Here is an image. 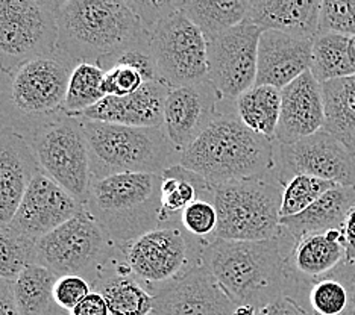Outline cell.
Instances as JSON below:
<instances>
[{
	"label": "cell",
	"mask_w": 355,
	"mask_h": 315,
	"mask_svg": "<svg viewBox=\"0 0 355 315\" xmlns=\"http://www.w3.org/2000/svg\"><path fill=\"white\" fill-rule=\"evenodd\" d=\"M295 242L282 228L275 238L264 241L214 238L204 250V265L236 306L260 309L281 296H292L295 279L287 258Z\"/></svg>",
	"instance_id": "6da1fadb"
},
{
	"label": "cell",
	"mask_w": 355,
	"mask_h": 315,
	"mask_svg": "<svg viewBox=\"0 0 355 315\" xmlns=\"http://www.w3.org/2000/svg\"><path fill=\"white\" fill-rule=\"evenodd\" d=\"M277 141L255 134L236 114L225 109L199 138L180 153V165L216 185L277 177Z\"/></svg>",
	"instance_id": "7a4b0ae2"
},
{
	"label": "cell",
	"mask_w": 355,
	"mask_h": 315,
	"mask_svg": "<svg viewBox=\"0 0 355 315\" xmlns=\"http://www.w3.org/2000/svg\"><path fill=\"white\" fill-rule=\"evenodd\" d=\"M56 51L75 64H99L146 29L131 0H55Z\"/></svg>",
	"instance_id": "3957f363"
},
{
	"label": "cell",
	"mask_w": 355,
	"mask_h": 315,
	"mask_svg": "<svg viewBox=\"0 0 355 315\" xmlns=\"http://www.w3.org/2000/svg\"><path fill=\"white\" fill-rule=\"evenodd\" d=\"M161 174L120 173L92 179L85 211L117 246L159 228Z\"/></svg>",
	"instance_id": "277c9868"
},
{
	"label": "cell",
	"mask_w": 355,
	"mask_h": 315,
	"mask_svg": "<svg viewBox=\"0 0 355 315\" xmlns=\"http://www.w3.org/2000/svg\"><path fill=\"white\" fill-rule=\"evenodd\" d=\"M80 118V117H79ZM90 152L92 179L120 173L161 174L180 164L164 127H132L80 118Z\"/></svg>",
	"instance_id": "5b68a950"
},
{
	"label": "cell",
	"mask_w": 355,
	"mask_h": 315,
	"mask_svg": "<svg viewBox=\"0 0 355 315\" xmlns=\"http://www.w3.org/2000/svg\"><path fill=\"white\" fill-rule=\"evenodd\" d=\"M75 66L73 61L56 51L5 75L0 102L6 127L25 136L46 121L64 114L69 78Z\"/></svg>",
	"instance_id": "8992f818"
},
{
	"label": "cell",
	"mask_w": 355,
	"mask_h": 315,
	"mask_svg": "<svg viewBox=\"0 0 355 315\" xmlns=\"http://www.w3.org/2000/svg\"><path fill=\"white\" fill-rule=\"evenodd\" d=\"M119 250L120 246L83 208L73 218L37 241L34 264L46 267L58 278L69 274L84 278L94 288Z\"/></svg>",
	"instance_id": "52a82bcc"
},
{
	"label": "cell",
	"mask_w": 355,
	"mask_h": 315,
	"mask_svg": "<svg viewBox=\"0 0 355 315\" xmlns=\"http://www.w3.org/2000/svg\"><path fill=\"white\" fill-rule=\"evenodd\" d=\"M284 187L277 177L228 182L214 187L217 229L214 238L264 241L281 231V201Z\"/></svg>",
	"instance_id": "ba28073f"
},
{
	"label": "cell",
	"mask_w": 355,
	"mask_h": 315,
	"mask_svg": "<svg viewBox=\"0 0 355 315\" xmlns=\"http://www.w3.org/2000/svg\"><path fill=\"white\" fill-rule=\"evenodd\" d=\"M207 244L181 226H163L120 247L129 273L155 297L204 264Z\"/></svg>",
	"instance_id": "9c48e42d"
},
{
	"label": "cell",
	"mask_w": 355,
	"mask_h": 315,
	"mask_svg": "<svg viewBox=\"0 0 355 315\" xmlns=\"http://www.w3.org/2000/svg\"><path fill=\"white\" fill-rule=\"evenodd\" d=\"M42 172L84 205L92 182L90 152L79 117L60 114L25 135Z\"/></svg>",
	"instance_id": "30bf717a"
},
{
	"label": "cell",
	"mask_w": 355,
	"mask_h": 315,
	"mask_svg": "<svg viewBox=\"0 0 355 315\" xmlns=\"http://www.w3.org/2000/svg\"><path fill=\"white\" fill-rule=\"evenodd\" d=\"M149 44L157 80L168 88L202 82L208 78L207 42L178 0L150 29Z\"/></svg>",
	"instance_id": "8fae6325"
},
{
	"label": "cell",
	"mask_w": 355,
	"mask_h": 315,
	"mask_svg": "<svg viewBox=\"0 0 355 315\" xmlns=\"http://www.w3.org/2000/svg\"><path fill=\"white\" fill-rule=\"evenodd\" d=\"M55 0H0V71L56 52Z\"/></svg>",
	"instance_id": "7c38bea8"
},
{
	"label": "cell",
	"mask_w": 355,
	"mask_h": 315,
	"mask_svg": "<svg viewBox=\"0 0 355 315\" xmlns=\"http://www.w3.org/2000/svg\"><path fill=\"white\" fill-rule=\"evenodd\" d=\"M263 30L248 19L207 43L208 82L220 111L234 109L239 96L255 85L258 42Z\"/></svg>",
	"instance_id": "4fadbf2b"
},
{
	"label": "cell",
	"mask_w": 355,
	"mask_h": 315,
	"mask_svg": "<svg viewBox=\"0 0 355 315\" xmlns=\"http://www.w3.org/2000/svg\"><path fill=\"white\" fill-rule=\"evenodd\" d=\"M277 174L282 187L300 174L354 187L355 156L342 141L322 129L293 144H278Z\"/></svg>",
	"instance_id": "5bb4252c"
},
{
	"label": "cell",
	"mask_w": 355,
	"mask_h": 315,
	"mask_svg": "<svg viewBox=\"0 0 355 315\" xmlns=\"http://www.w3.org/2000/svg\"><path fill=\"white\" fill-rule=\"evenodd\" d=\"M220 114V103L208 79L168 88L164 103V131L178 152L199 138Z\"/></svg>",
	"instance_id": "9a60e30c"
},
{
	"label": "cell",
	"mask_w": 355,
	"mask_h": 315,
	"mask_svg": "<svg viewBox=\"0 0 355 315\" xmlns=\"http://www.w3.org/2000/svg\"><path fill=\"white\" fill-rule=\"evenodd\" d=\"M83 208L80 201L40 170L29 183L10 228L38 241L73 218Z\"/></svg>",
	"instance_id": "2e32d148"
},
{
	"label": "cell",
	"mask_w": 355,
	"mask_h": 315,
	"mask_svg": "<svg viewBox=\"0 0 355 315\" xmlns=\"http://www.w3.org/2000/svg\"><path fill=\"white\" fill-rule=\"evenodd\" d=\"M236 303L202 264L161 289L150 315H232Z\"/></svg>",
	"instance_id": "e0dca14e"
},
{
	"label": "cell",
	"mask_w": 355,
	"mask_h": 315,
	"mask_svg": "<svg viewBox=\"0 0 355 315\" xmlns=\"http://www.w3.org/2000/svg\"><path fill=\"white\" fill-rule=\"evenodd\" d=\"M313 39L263 30L258 42L255 85H269L278 90L310 71Z\"/></svg>",
	"instance_id": "ac0fdd59"
},
{
	"label": "cell",
	"mask_w": 355,
	"mask_h": 315,
	"mask_svg": "<svg viewBox=\"0 0 355 315\" xmlns=\"http://www.w3.org/2000/svg\"><path fill=\"white\" fill-rule=\"evenodd\" d=\"M324 96L311 71L304 73L281 90L277 143L293 144L324 129Z\"/></svg>",
	"instance_id": "d6986e66"
},
{
	"label": "cell",
	"mask_w": 355,
	"mask_h": 315,
	"mask_svg": "<svg viewBox=\"0 0 355 315\" xmlns=\"http://www.w3.org/2000/svg\"><path fill=\"white\" fill-rule=\"evenodd\" d=\"M38 172V163L25 136L10 127L0 129V228L11 224Z\"/></svg>",
	"instance_id": "ffe728a7"
},
{
	"label": "cell",
	"mask_w": 355,
	"mask_h": 315,
	"mask_svg": "<svg viewBox=\"0 0 355 315\" xmlns=\"http://www.w3.org/2000/svg\"><path fill=\"white\" fill-rule=\"evenodd\" d=\"M168 87L152 80L132 94L105 96L79 117L102 123L132 127H161L164 125V103Z\"/></svg>",
	"instance_id": "44dd1931"
},
{
	"label": "cell",
	"mask_w": 355,
	"mask_h": 315,
	"mask_svg": "<svg viewBox=\"0 0 355 315\" xmlns=\"http://www.w3.org/2000/svg\"><path fill=\"white\" fill-rule=\"evenodd\" d=\"M320 2L314 0H249L248 20L261 30H277L313 39L319 32Z\"/></svg>",
	"instance_id": "7402d4cb"
},
{
	"label": "cell",
	"mask_w": 355,
	"mask_h": 315,
	"mask_svg": "<svg viewBox=\"0 0 355 315\" xmlns=\"http://www.w3.org/2000/svg\"><path fill=\"white\" fill-rule=\"evenodd\" d=\"M345 261L342 229L325 233H310L296 240L287 258L292 276L302 280H314L327 276Z\"/></svg>",
	"instance_id": "603a6c76"
},
{
	"label": "cell",
	"mask_w": 355,
	"mask_h": 315,
	"mask_svg": "<svg viewBox=\"0 0 355 315\" xmlns=\"http://www.w3.org/2000/svg\"><path fill=\"white\" fill-rule=\"evenodd\" d=\"M355 206L354 187H337L327 191L324 196L297 215L281 218V228L295 240L310 233H325L333 229H342L346 215Z\"/></svg>",
	"instance_id": "cb8c5ba5"
},
{
	"label": "cell",
	"mask_w": 355,
	"mask_h": 315,
	"mask_svg": "<svg viewBox=\"0 0 355 315\" xmlns=\"http://www.w3.org/2000/svg\"><path fill=\"white\" fill-rule=\"evenodd\" d=\"M93 291L103 296L110 315H150L155 305V297L129 273L122 247Z\"/></svg>",
	"instance_id": "d4e9b609"
},
{
	"label": "cell",
	"mask_w": 355,
	"mask_h": 315,
	"mask_svg": "<svg viewBox=\"0 0 355 315\" xmlns=\"http://www.w3.org/2000/svg\"><path fill=\"white\" fill-rule=\"evenodd\" d=\"M207 197L214 199V187L191 170L173 165L161 173L159 187V228L181 226V214L193 201Z\"/></svg>",
	"instance_id": "484cf974"
},
{
	"label": "cell",
	"mask_w": 355,
	"mask_h": 315,
	"mask_svg": "<svg viewBox=\"0 0 355 315\" xmlns=\"http://www.w3.org/2000/svg\"><path fill=\"white\" fill-rule=\"evenodd\" d=\"M324 131L342 141L355 156V75L322 84Z\"/></svg>",
	"instance_id": "4316f807"
},
{
	"label": "cell",
	"mask_w": 355,
	"mask_h": 315,
	"mask_svg": "<svg viewBox=\"0 0 355 315\" xmlns=\"http://www.w3.org/2000/svg\"><path fill=\"white\" fill-rule=\"evenodd\" d=\"M181 8L208 43L248 19L249 0H182Z\"/></svg>",
	"instance_id": "83f0119b"
},
{
	"label": "cell",
	"mask_w": 355,
	"mask_h": 315,
	"mask_svg": "<svg viewBox=\"0 0 355 315\" xmlns=\"http://www.w3.org/2000/svg\"><path fill=\"white\" fill-rule=\"evenodd\" d=\"M239 118L255 134L277 141L281 112V90L269 85H254L234 103Z\"/></svg>",
	"instance_id": "f1b7e54d"
},
{
	"label": "cell",
	"mask_w": 355,
	"mask_h": 315,
	"mask_svg": "<svg viewBox=\"0 0 355 315\" xmlns=\"http://www.w3.org/2000/svg\"><path fill=\"white\" fill-rule=\"evenodd\" d=\"M313 76L319 84L355 75L354 38L318 34L313 38Z\"/></svg>",
	"instance_id": "f546056e"
},
{
	"label": "cell",
	"mask_w": 355,
	"mask_h": 315,
	"mask_svg": "<svg viewBox=\"0 0 355 315\" xmlns=\"http://www.w3.org/2000/svg\"><path fill=\"white\" fill-rule=\"evenodd\" d=\"M58 276L46 267L29 264L15 279L14 296L20 315H53L60 308L53 300V285Z\"/></svg>",
	"instance_id": "4dcf8cb0"
},
{
	"label": "cell",
	"mask_w": 355,
	"mask_h": 315,
	"mask_svg": "<svg viewBox=\"0 0 355 315\" xmlns=\"http://www.w3.org/2000/svg\"><path fill=\"white\" fill-rule=\"evenodd\" d=\"M105 71L90 62H79L69 78L64 112L67 116L79 117L84 111L99 103L103 97Z\"/></svg>",
	"instance_id": "1f68e13d"
},
{
	"label": "cell",
	"mask_w": 355,
	"mask_h": 315,
	"mask_svg": "<svg viewBox=\"0 0 355 315\" xmlns=\"http://www.w3.org/2000/svg\"><path fill=\"white\" fill-rule=\"evenodd\" d=\"M37 241L8 228H0V279L14 282L29 264H34Z\"/></svg>",
	"instance_id": "d6a6232c"
},
{
	"label": "cell",
	"mask_w": 355,
	"mask_h": 315,
	"mask_svg": "<svg viewBox=\"0 0 355 315\" xmlns=\"http://www.w3.org/2000/svg\"><path fill=\"white\" fill-rule=\"evenodd\" d=\"M337 187L336 183L328 182L319 177L300 174L290 179L282 190L281 201V218L301 214L310 208L314 201L319 200L327 191Z\"/></svg>",
	"instance_id": "836d02e7"
},
{
	"label": "cell",
	"mask_w": 355,
	"mask_h": 315,
	"mask_svg": "<svg viewBox=\"0 0 355 315\" xmlns=\"http://www.w3.org/2000/svg\"><path fill=\"white\" fill-rule=\"evenodd\" d=\"M305 306L310 315H343L348 308V291L340 280L327 274L310 282Z\"/></svg>",
	"instance_id": "e575fe53"
},
{
	"label": "cell",
	"mask_w": 355,
	"mask_h": 315,
	"mask_svg": "<svg viewBox=\"0 0 355 315\" xmlns=\"http://www.w3.org/2000/svg\"><path fill=\"white\" fill-rule=\"evenodd\" d=\"M217 222L219 218H217L214 199L200 197L184 209L180 224L193 238L209 242L214 240Z\"/></svg>",
	"instance_id": "d590c367"
},
{
	"label": "cell",
	"mask_w": 355,
	"mask_h": 315,
	"mask_svg": "<svg viewBox=\"0 0 355 315\" xmlns=\"http://www.w3.org/2000/svg\"><path fill=\"white\" fill-rule=\"evenodd\" d=\"M318 34L355 37V0H324L319 11Z\"/></svg>",
	"instance_id": "8d00e7d4"
},
{
	"label": "cell",
	"mask_w": 355,
	"mask_h": 315,
	"mask_svg": "<svg viewBox=\"0 0 355 315\" xmlns=\"http://www.w3.org/2000/svg\"><path fill=\"white\" fill-rule=\"evenodd\" d=\"M146 82L149 80L139 69L129 64H116L105 71L103 93L105 96L122 97L139 91Z\"/></svg>",
	"instance_id": "74e56055"
},
{
	"label": "cell",
	"mask_w": 355,
	"mask_h": 315,
	"mask_svg": "<svg viewBox=\"0 0 355 315\" xmlns=\"http://www.w3.org/2000/svg\"><path fill=\"white\" fill-rule=\"evenodd\" d=\"M93 291L90 282L80 276H60L53 285V300L60 309L70 314Z\"/></svg>",
	"instance_id": "f35d334b"
},
{
	"label": "cell",
	"mask_w": 355,
	"mask_h": 315,
	"mask_svg": "<svg viewBox=\"0 0 355 315\" xmlns=\"http://www.w3.org/2000/svg\"><path fill=\"white\" fill-rule=\"evenodd\" d=\"M329 276L340 280L346 291H348V308H346L343 315H355V261H343L329 273Z\"/></svg>",
	"instance_id": "ab89813d"
},
{
	"label": "cell",
	"mask_w": 355,
	"mask_h": 315,
	"mask_svg": "<svg viewBox=\"0 0 355 315\" xmlns=\"http://www.w3.org/2000/svg\"><path fill=\"white\" fill-rule=\"evenodd\" d=\"M257 315H310L304 306H301L293 298L281 296L269 305L258 309Z\"/></svg>",
	"instance_id": "60d3db41"
},
{
	"label": "cell",
	"mask_w": 355,
	"mask_h": 315,
	"mask_svg": "<svg viewBox=\"0 0 355 315\" xmlns=\"http://www.w3.org/2000/svg\"><path fill=\"white\" fill-rule=\"evenodd\" d=\"M69 315H110L108 305L98 291H92L84 300H80Z\"/></svg>",
	"instance_id": "b9f144b4"
},
{
	"label": "cell",
	"mask_w": 355,
	"mask_h": 315,
	"mask_svg": "<svg viewBox=\"0 0 355 315\" xmlns=\"http://www.w3.org/2000/svg\"><path fill=\"white\" fill-rule=\"evenodd\" d=\"M342 237L345 247V261L352 262L355 261V206L346 215V220L342 228Z\"/></svg>",
	"instance_id": "7bdbcfd3"
},
{
	"label": "cell",
	"mask_w": 355,
	"mask_h": 315,
	"mask_svg": "<svg viewBox=\"0 0 355 315\" xmlns=\"http://www.w3.org/2000/svg\"><path fill=\"white\" fill-rule=\"evenodd\" d=\"M0 315H20L14 296V284L0 279Z\"/></svg>",
	"instance_id": "ee69618b"
},
{
	"label": "cell",
	"mask_w": 355,
	"mask_h": 315,
	"mask_svg": "<svg viewBox=\"0 0 355 315\" xmlns=\"http://www.w3.org/2000/svg\"><path fill=\"white\" fill-rule=\"evenodd\" d=\"M258 309L251 305H237L232 315H257Z\"/></svg>",
	"instance_id": "f6af8a7d"
},
{
	"label": "cell",
	"mask_w": 355,
	"mask_h": 315,
	"mask_svg": "<svg viewBox=\"0 0 355 315\" xmlns=\"http://www.w3.org/2000/svg\"><path fill=\"white\" fill-rule=\"evenodd\" d=\"M53 315H69V312H66V311H62V309H60L58 312H55Z\"/></svg>",
	"instance_id": "bcb514c9"
},
{
	"label": "cell",
	"mask_w": 355,
	"mask_h": 315,
	"mask_svg": "<svg viewBox=\"0 0 355 315\" xmlns=\"http://www.w3.org/2000/svg\"><path fill=\"white\" fill-rule=\"evenodd\" d=\"M354 51H355V37H354Z\"/></svg>",
	"instance_id": "7dc6e473"
}]
</instances>
